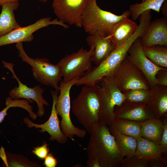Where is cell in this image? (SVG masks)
Here are the masks:
<instances>
[{
  "mask_svg": "<svg viewBox=\"0 0 167 167\" xmlns=\"http://www.w3.org/2000/svg\"><path fill=\"white\" fill-rule=\"evenodd\" d=\"M71 109L78 121L90 134L93 126L99 122L100 102L96 85H83L72 101Z\"/></svg>",
  "mask_w": 167,
  "mask_h": 167,
  "instance_id": "obj_3",
  "label": "cell"
},
{
  "mask_svg": "<svg viewBox=\"0 0 167 167\" xmlns=\"http://www.w3.org/2000/svg\"><path fill=\"white\" fill-rule=\"evenodd\" d=\"M146 56L157 66L167 68V46L154 45L143 46Z\"/></svg>",
  "mask_w": 167,
  "mask_h": 167,
  "instance_id": "obj_24",
  "label": "cell"
},
{
  "mask_svg": "<svg viewBox=\"0 0 167 167\" xmlns=\"http://www.w3.org/2000/svg\"><path fill=\"white\" fill-rule=\"evenodd\" d=\"M5 104L6 107L0 111V123L2 122L5 117L8 114L7 112L8 109L14 107V104L11 102H7Z\"/></svg>",
  "mask_w": 167,
  "mask_h": 167,
  "instance_id": "obj_34",
  "label": "cell"
},
{
  "mask_svg": "<svg viewBox=\"0 0 167 167\" xmlns=\"http://www.w3.org/2000/svg\"><path fill=\"white\" fill-rule=\"evenodd\" d=\"M157 84L167 86V69L160 70L156 75Z\"/></svg>",
  "mask_w": 167,
  "mask_h": 167,
  "instance_id": "obj_32",
  "label": "cell"
},
{
  "mask_svg": "<svg viewBox=\"0 0 167 167\" xmlns=\"http://www.w3.org/2000/svg\"><path fill=\"white\" fill-rule=\"evenodd\" d=\"M99 83L100 85H96L100 102L99 122L109 126L115 119V107L121 105L125 97L112 75L104 77Z\"/></svg>",
  "mask_w": 167,
  "mask_h": 167,
  "instance_id": "obj_5",
  "label": "cell"
},
{
  "mask_svg": "<svg viewBox=\"0 0 167 167\" xmlns=\"http://www.w3.org/2000/svg\"><path fill=\"white\" fill-rule=\"evenodd\" d=\"M87 148L88 158L97 162L101 167H118L124 157L108 126L99 122L91 131Z\"/></svg>",
  "mask_w": 167,
  "mask_h": 167,
  "instance_id": "obj_1",
  "label": "cell"
},
{
  "mask_svg": "<svg viewBox=\"0 0 167 167\" xmlns=\"http://www.w3.org/2000/svg\"><path fill=\"white\" fill-rule=\"evenodd\" d=\"M129 60L143 74L150 88L157 84L156 75L164 68L153 63L145 55L140 38H137L132 44L127 53Z\"/></svg>",
  "mask_w": 167,
  "mask_h": 167,
  "instance_id": "obj_13",
  "label": "cell"
},
{
  "mask_svg": "<svg viewBox=\"0 0 167 167\" xmlns=\"http://www.w3.org/2000/svg\"><path fill=\"white\" fill-rule=\"evenodd\" d=\"M162 5L160 10H161L165 18L167 19V1L165 0Z\"/></svg>",
  "mask_w": 167,
  "mask_h": 167,
  "instance_id": "obj_38",
  "label": "cell"
},
{
  "mask_svg": "<svg viewBox=\"0 0 167 167\" xmlns=\"http://www.w3.org/2000/svg\"><path fill=\"white\" fill-rule=\"evenodd\" d=\"M48 145L47 143L44 141L42 145L34 147L32 153L39 159H44L49 153V148Z\"/></svg>",
  "mask_w": 167,
  "mask_h": 167,
  "instance_id": "obj_30",
  "label": "cell"
},
{
  "mask_svg": "<svg viewBox=\"0 0 167 167\" xmlns=\"http://www.w3.org/2000/svg\"><path fill=\"white\" fill-rule=\"evenodd\" d=\"M77 80H74L65 82L62 80L59 85L60 94L56 104V109L58 115L62 120L60 126L62 132L68 138L75 141L74 136L76 135L80 138H84L87 132L85 129H81L73 124L70 116L71 107L70 92L71 87Z\"/></svg>",
  "mask_w": 167,
  "mask_h": 167,
  "instance_id": "obj_8",
  "label": "cell"
},
{
  "mask_svg": "<svg viewBox=\"0 0 167 167\" xmlns=\"http://www.w3.org/2000/svg\"><path fill=\"white\" fill-rule=\"evenodd\" d=\"M52 97V105L51 113L48 119L41 124H36L32 122L28 117L23 119L24 122L29 128L35 127L36 129H40L39 131L41 133L47 132L50 135L49 140H55L60 144H64L68 141V138L63 134L60 126V121L56 109V104L59 91L51 90Z\"/></svg>",
  "mask_w": 167,
  "mask_h": 167,
  "instance_id": "obj_14",
  "label": "cell"
},
{
  "mask_svg": "<svg viewBox=\"0 0 167 167\" xmlns=\"http://www.w3.org/2000/svg\"><path fill=\"white\" fill-rule=\"evenodd\" d=\"M86 40L90 47L94 48L91 60L96 66L105 60L116 48L112 40L108 37L98 34L88 35Z\"/></svg>",
  "mask_w": 167,
  "mask_h": 167,
  "instance_id": "obj_17",
  "label": "cell"
},
{
  "mask_svg": "<svg viewBox=\"0 0 167 167\" xmlns=\"http://www.w3.org/2000/svg\"><path fill=\"white\" fill-rule=\"evenodd\" d=\"M166 0H145L140 3L131 5L129 11L130 16L134 20H137L143 12L149 10H153L158 13Z\"/></svg>",
  "mask_w": 167,
  "mask_h": 167,
  "instance_id": "obj_26",
  "label": "cell"
},
{
  "mask_svg": "<svg viewBox=\"0 0 167 167\" xmlns=\"http://www.w3.org/2000/svg\"><path fill=\"white\" fill-rule=\"evenodd\" d=\"M40 2H42V3H44L47 2L48 0H38Z\"/></svg>",
  "mask_w": 167,
  "mask_h": 167,
  "instance_id": "obj_40",
  "label": "cell"
},
{
  "mask_svg": "<svg viewBox=\"0 0 167 167\" xmlns=\"http://www.w3.org/2000/svg\"><path fill=\"white\" fill-rule=\"evenodd\" d=\"M145 0H142V2H143Z\"/></svg>",
  "mask_w": 167,
  "mask_h": 167,
  "instance_id": "obj_41",
  "label": "cell"
},
{
  "mask_svg": "<svg viewBox=\"0 0 167 167\" xmlns=\"http://www.w3.org/2000/svg\"><path fill=\"white\" fill-rule=\"evenodd\" d=\"M111 75L122 93L136 89L150 88L143 74L129 60L127 55Z\"/></svg>",
  "mask_w": 167,
  "mask_h": 167,
  "instance_id": "obj_9",
  "label": "cell"
},
{
  "mask_svg": "<svg viewBox=\"0 0 167 167\" xmlns=\"http://www.w3.org/2000/svg\"><path fill=\"white\" fill-rule=\"evenodd\" d=\"M123 93L125 97V101L132 104L151 107L152 95L150 88L130 90Z\"/></svg>",
  "mask_w": 167,
  "mask_h": 167,
  "instance_id": "obj_25",
  "label": "cell"
},
{
  "mask_svg": "<svg viewBox=\"0 0 167 167\" xmlns=\"http://www.w3.org/2000/svg\"><path fill=\"white\" fill-rule=\"evenodd\" d=\"M150 167H164L167 165L160 160H153L149 161Z\"/></svg>",
  "mask_w": 167,
  "mask_h": 167,
  "instance_id": "obj_36",
  "label": "cell"
},
{
  "mask_svg": "<svg viewBox=\"0 0 167 167\" xmlns=\"http://www.w3.org/2000/svg\"><path fill=\"white\" fill-rule=\"evenodd\" d=\"M108 127L113 136L122 134L132 137L136 140L141 137V126L138 122L116 118Z\"/></svg>",
  "mask_w": 167,
  "mask_h": 167,
  "instance_id": "obj_21",
  "label": "cell"
},
{
  "mask_svg": "<svg viewBox=\"0 0 167 167\" xmlns=\"http://www.w3.org/2000/svg\"><path fill=\"white\" fill-rule=\"evenodd\" d=\"M140 38L143 46H167V19L161 17L151 22Z\"/></svg>",
  "mask_w": 167,
  "mask_h": 167,
  "instance_id": "obj_16",
  "label": "cell"
},
{
  "mask_svg": "<svg viewBox=\"0 0 167 167\" xmlns=\"http://www.w3.org/2000/svg\"><path fill=\"white\" fill-rule=\"evenodd\" d=\"M113 136L118 147L124 157H131L136 155L137 146L136 139L122 134H118Z\"/></svg>",
  "mask_w": 167,
  "mask_h": 167,
  "instance_id": "obj_27",
  "label": "cell"
},
{
  "mask_svg": "<svg viewBox=\"0 0 167 167\" xmlns=\"http://www.w3.org/2000/svg\"><path fill=\"white\" fill-rule=\"evenodd\" d=\"M0 157L3 161L1 166L8 167L6 152H5L4 148L2 146L0 148Z\"/></svg>",
  "mask_w": 167,
  "mask_h": 167,
  "instance_id": "obj_35",
  "label": "cell"
},
{
  "mask_svg": "<svg viewBox=\"0 0 167 167\" xmlns=\"http://www.w3.org/2000/svg\"><path fill=\"white\" fill-rule=\"evenodd\" d=\"M23 42L16 44L19 56L23 62L32 67V75L36 80L42 84L49 86L59 91V85L62 77L60 69L57 65L51 63L47 58H33L25 53Z\"/></svg>",
  "mask_w": 167,
  "mask_h": 167,
  "instance_id": "obj_6",
  "label": "cell"
},
{
  "mask_svg": "<svg viewBox=\"0 0 167 167\" xmlns=\"http://www.w3.org/2000/svg\"><path fill=\"white\" fill-rule=\"evenodd\" d=\"M8 167H41L39 163L31 161L22 155L6 152Z\"/></svg>",
  "mask_w": 167,
  "mask_h": 167,
  "instance_id": "obj_28",
  "label": "cell"
},
{
  "mask_svg": "<svg viewBox=\"0 0 167 167\" xmlns=\"http://www.w3.org/2000/svg\"><path fill=\"white\" fill-rule=\"evenodd\" d=\"M138 25L129 18L123 19L114 26L110 38L118 48L126 42L133 36L137 30Z\"/></svg>",
  "mask_w": 167,
  "mask_h": 167,
  "instance_id": "obj_18",
  "label": "cell"
},
{
  "mask_svg": "<svg viewBox=\"0 0 167 167\" xmlns=\"http://www.w3.org/2000/svg\"><path fill=\"white\" fill-rule=\"evenodd\" d=\"M164 125L163 131L159 144L161 146L163 154L167 155V117L163 122Z\"/></svg>",
  "mask_w": 167,
  "mask_h": 167,
  "instance_id": "obj_31",
  "label": "cell"
},
{
  "mask_svg": "<svg viewBox=\"0 0 167 167\" xmlns=\"http://www.w3.org/2000/svg\"><path fill=\"white\" fill-rule=\"evenodd\" d=\"M57 164V159L51 152L49 153L44 159V165L46 167H55Z\"/></svg>",
  "mask_w": 167,
  "mask_h": 167,
  "instance_id": "obj_33",
  "label": "cell"
},
{
  "mask_svg": "<svg viewBox=\"0 0 167 167\" xmlns=\"http://www.w3.org/2000/svg\"><path fill=\"white\" fill-rule=\"evenodd\" d=\"M115 118L127 119L138 122L156 118L152 108L148 106L138 105L126 101L114 109Z\"/></svg>",
  "mask_w": 167,
  "mask_h": 167,
  "instance_id": "obj_15",
  "label": "cell"
},
{
  "mask_svg": "<svg viewBox=\"0 0 167 167\" xmlns=\"http://www.w3.org/2000/svg\"></svg>",
  "mask_w": 167,
  "mask_h": 167,
  "instance_id": "obj_42",
  "label": "cell"
},
{
  "mask_svg": "<svg viewBox=\"0 0 167 167\" xmlns=\"http://www.w3.org/2000/svg\"><path fill=\"white\" fill-rule=\"evenodd\" d=\"M91 0H53L52 6L59 20L81 27L82 14Z\"/></svg>",
  "mask_w": 167,
  "mask_h": 167,
  "instance_id": "obj_12",
  "label": "cell"
},
{
  "mask_svg": "<svg viewBox=\"0 0 167 167\" xmlns=\"http://www.w3.org/2000/svg\"><path fill=\"white\" fill-rule=\"evenodd\" d=\"M119 167H150L149 161L136 155L126 157L122 160Z\"/></svg>",
  "mask_w": 167,
  "mask_h": 167,
  "instance_id": "obj_29",
  "label": "cell"
},
{
  "mask_svg": "<svg viewBox=\"0 0 167 167\" xmlns=\"http://www.w3.org/2000/svg\"><path fill=\"white\" fill-rule=\"evenodd\" d=\"M141 35L139 32L136 31L126 42L115 48L105 60L77 80L74 85L95 86L103 77L112 74L126 57L132 44Z\"/></svg>",
  "mask_w": 167,
  "mask_h": 167,
  "instance_id": "obj_4",
  "label": "cell"
},
{
  "mask_svg": "<svg viewBox=\"0 0 167 167\" xmlns=\"http://www.w3.org/2000/svg\"><path fill=\"white\" fill-rule=\"evenodd\" d=\"M130 16L129 10L124 11L121 15H117L101 9L96 0H91L82 14L81 24L88 35L98 34L108 37L116 23Z\"/></svg>",
  "mask_w": 167,
  "mask_h": 167,
  "instance_id": "obj_2",
  "label": "cell"
},
{
  "mask_svg": "<svg viewBox=\"0 0 167 167\" xmlns=\"http://www.w3.org/2000/svg\"><path fill=\"white\" fill-rule=\"evenodd\" d=\"M87 167H101L97 162L89 158H88L87 162Z\"/></svg>",
  "mask_w": 167,
  "mask_h": 167,
  "instance_id": "obj_37",
  "label": "cell"
},
{
  "mask_svg": "<svg viewBox=\"0 0 167 167\" xmlns=\"http://www.w3.org/2000/svg\"><path fill=\"white\" fill-rule=\"evenodd\" d=\"M94 48L87 50L83 47L78 51L66 55L57 64L65 82L76 80L83 77L92 68L91 57Z\"/></svg>",
  "mask_w": 167,
  "mask_h": 167,
  "instance_id": "obj_7",
  "label": "cell"
},
{
  "mask_svg": "<svg viewBox=\"0 0 167 167\" xmlns=\"http://www.w3.org/2000/svg\"><path fill=\"white\" fill-rule=\"evenodd\" d=\"M136 155L149 161L160 160L167 165V158L163 156L162 149L159 144L140 137L137 139Z\"/></svg>",
  "mask_w": 167,
  "mask_h": 167,
  "instance_id": "obj_19",
  "label": "cell"
},
{
  "mask_svg": "<svg viewBox=\"0 0 167 167\" xmlns=\"http://www.w3.org/2000/svg\"><path fill=\"white\" fill-rule=\"evenodd\" d=\"M152 98L151 106L156 118L167 117V86L157 84L150 88Z\"/></svg>",
  "mask_w": 167,
  "mask_h": 167,
  "instance_id": "obj_22",
  "label": "cell"
},
{
  "mask_svg": "<svg viewBox=\"0 0 167 167\" xmlns=\"http://www.w3.org/2000/svg\"><path fill=\"white\" fill-rule=\"evenodd\" d=\"M19 6V2H8L2 5L0 14V37L21 27L16 21L14 12Z\"/></svg>",
  "mask_w": 167,
  "mask_h": 167,
  "instance_id": "obj_20",
  "label": "cell"
},
{
  "mask_svg": "<svg viewBox=\"0 0 167 167\" xmlns=\"http://www.w3.org/2000/svg\"><path fill=\"white\" fill-rule=\"evenodd\" d=\"M51 25L62 26L65 28L69 26L56 18L53 20L50 17L40 19L29 25L20 27L9 33L0 37V46L23 42H30L34 39L33 33L36 31Z\"/></svg>",
  "mask_w": 167,
  "mask_h": 167,
  "instance_id": "obj_11",
  "label": "cell"
},
{
  "mask_svg": "<svg viewBox=\"0 0 167 167\" xmlns=\"http://www.w3.org/2000/svg\"><path fill=\"white\" fill-rule=\"evenodd\" d=\"M21 0H0V6L3 4L11 2H19Z\"/></svg>",
  "mask_w": 167,
  "mask_h": 167,
  "instance_id": "obj_39",
  "label": "cell"
},
{
  "mask_svg": "<svg viewBox=\"0 0 167 167\" xmlns=\"http://www.w3.org/2000/svg\"><path fill=\"white\" fill-rule=\"evenodd\" d=\"M138 122L141 126V136L159 144L164 129L163 122L155 118Z\"/></svg>",
  "mask_w": 167,
  "mask_h": 167,
  "instance_id": "obj_23",
  "label": "cell"
},
{
  "mask_svg": "<svg viewBox=\"0 0 167 167\" xmlns=\"http://www.w3.org/2000/svg\"><path fill=\"white\" fill-rule=\"evenodd\" d=\"M3 67L8 69L12 73V77L15 79L18 83V86H15L11 89L9 93V96L12 99L20 98L25 99L29 102L35 101L38 107L36 114L39 117L43 116L45 113L44 105H49L48 103L44 98L43 93L45 89L40 85H37L33 88H29L22 83L15 74L14 69V65L12 63L2 61Z\"/></svg>",
  "mask_w": 167,
  "mask_h": 167,
  "instance_id": "obj_10",
  "label": "cell"
}]
</instances>
